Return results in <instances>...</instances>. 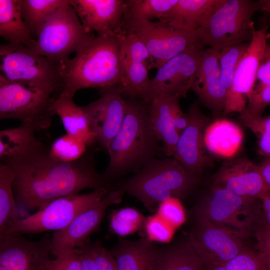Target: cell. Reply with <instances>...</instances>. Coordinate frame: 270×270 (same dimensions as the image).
Segmentation results:
<instances>
[{"label":"cell","instance_id":"d6986e66","mask_svg":"<svg viewBox=\"0 0 270 270\" xmlns=\"http://www.w3.org/2000/svg\"><path fill=\"white\" fill-rule=\"evenodd\" d=\"M84 108L96 141L106 151L122 123L126 100L118 86L104 90L102 96Z\"/></svg>","mask_w":270,"mask_h":270},{"label":"cell","instance_id":"4fadbf2b","mask_svg":"<svg viewBox=\"0 0 270 270\" xmlns=\"http://www.w3.org/2000/svg\"><path fill=\"white\" fill-rule=\"evenodd\" d=\"M123 32L136 34L144 44L158 69L175 56L201 42L196 31L175 30L158 22L147 21L124 26Z\"/></svg>","mask_w":270,"mask_h":270},{"label":"cell","instance_id":"d6a6232c","mask_svg":"<svg viewBox=\"0 0 270 270\" xmlns=\"http://www.w3.org/2000/svg\"><path fill=\"white\" fill-rule=\"evenodd\" d=\"M23 20L34 38L38 29L68 0H20Z\"/></svg>","mask_w":270,"mask_h":270},{"label":"cell","instance_id":"7c38bea8","mask_svg":"<svg viewBox=\"0 0 270 270\" xmlns=\"http://www.w3.org/2000/svg\"><path fill=\"white\" fill-rule=\"evenodd\" d=\"M188 238L205 267L223 266L247 248L246 239L202 218H194Z\"/></svg>","mask_w":270,"mask_h":270},{"label":"cell","instance_id":"f546056e","mask_svg":"<svg viewBox=\"0 0 270 270\" xmlns=\"http://www.w3.org/2000/svg\"><path fill=\"white\" fill-rule=\"evenodd\" d=\"M15 174L7 164L0 163V234L8 226L22 218L15 200L12 185Z\"/></svg>","mask_w":270,"mask_h":270},{"label":"cell","instance_id":"52a82bcc","mask_svg":"<svg viewBox=\"0 0 270 270\" xmlns=\"http://www.w3.org/2000/svg\"><path fill=\"white\" fill-rule=\"evenodd\" d=\"M54 91L8 80L0 74V118L16 119L35 132L51 126Z\"/></svg>","mask_w":270,"mask_h":270},{"label":"cell","instance_id":"ba28073f","mask_svg":"<svg viewBox=\"0 0 270 270\" xmlns=\"http://www.w3.org/2000/svg\"><path fill=\"white\" fill-rule=\"evenodd\" d=\"M116 187H105L84 194L56 199L36 212L8 226L0 234V240L8 234L58 231L68 226L78 215L98 203Z\"/></svg>","mask_w":270,"mask_h":270},{"label":"cell","instance_id":"8d00e7d4","mask_svg":"<svg viewBox=\"0 0 270 270\" xmlns=\"http://www.w3.org/2000/svg\"><path fill=\"white\" fill-rule=\"evenodd\" d=\"M239 119L256 136L259 154L270 158V115L254 116L245 109Z\"/></svg>","mask_w":270,"mask_h":270},{"label":"cell","instance_id":"f35d334b","mask_svg":"<svg viewBox=\"0 0 270 270\" xmlns=\"http://www.w3.org/2000/svg\"><path fill=\"white\" fill-rule=\"evenodd\" d=\"M270 104V86L258 82L247 96L246 110L254 116H262Z\"/></svg>","mask_w":270,"mask_h":270},{"label":"cell","instance_id":"8fae6325","mask_svg":"<svg viewBox=\"0 0 270 270\" xmlns=\"http://www.w3.org/2000/svg\"><path fill=\"white\" fill-rule=\"evenodd\" d=\"M204 45L200 42L168 60L157 70L150 79L142 101L148 104L154 98L162 96L186 97L198 68Z\"/></svg>","mask_w":270,"mask_h":270},{"label":"cell","instance_id":"f6af8a7d","mask_svg":"<svg viewBox=\"0 0 270 270\" xmlns=\"http://www.w3.org/2000/svg\"><path fill=\"white\" fill-rule=\"evenodd\" d=\"M81 270H98L95 260L94 244L88 238L80 248Z\"/></svg>","mask_w":270,"mask_h":270},{"label":"cell","instance_id":"bcb514c9","mask_svg":"<svg viewBox=\"0 0 270 270\" xmlns=\"http://www.w3.org/2000/svg\"><path fill=\"white\" fill-rule=\"evenodd\" d=\"M258 82L270 86V42H267L256 76Z\"/></svg>","mask_w":270,"mask_h":270},{"label":"cell","instance_id":"83f0119b","mask_svg":"<svg viewBox=\"0 0 270 270\" xmlns=\"http://www.w3.org/2000/svg\"><path fill=\"white\" fill-rule=\"evenodd\" d=\"M0 35L10 44L32 48L34 39L22 18L20 0H0Z\"/></svg>","mask_w":270,"mask_h":270},{"label":"cell","instance_id":"836d02e7","mask_svg":"<svg viewBox=\"0 0 270 270\" xmlns=\"http://www.w3.org/2000/svg\"><path fill=\"white\" fill-rule=\"evenodd\" d=\"M88 147L83 141L66 133L54 141L48 148V154L58 161L71 162L82 158Z\"/></svg>","mask_w":270,"mask_h":270},{"label":"cell","instance_id":"681fc988","mask_svg":"<svg viewBox=\"0 0 270 270\" xmlns=\"http://www.w3.org/2000/svg\"><path fill=\"white\" fill-rule=\"evenodd\" d=\"M258 24L260 27L266 26L270 30V13L262 14L258 20Z\"/></svg>","mask_w":270,"mask_h":270},{"label":"cell","instance_id":"d4e9b609","mask_svg":"<svg viewBox=\"0 0 270 270\" xmlns=\"http://www.w3.org/2000/svg\"><path fill=\"white\" fill-rule=\"evenodd\" d=\"M206 267L188 238L165 247L153 244L150 254V270H205Z\"/></svg>","mask_w":270,"mask_h":270},{"label":"cell","instance_id":"1f68e13d","mask_svg":"<svg viewBox=\"0 0 270 270\" xmlns=\"http://www.w3.org/2000/svg\"><path fill=\"white\" fill-rule=\"evenodd\" d=\"M178 0H128L122 28L128 24L159 19L172 8Z\"/></svg>","mask_w":270,"mask_h":270},{"label":"cell","instance_id":"f907efd6","mask_svg":"<svg viewBox=\"0 0 270 270\" xmlns=\"http://www.w3.org/2000/svg\"><path fill=\"white\" fill-rule=\"evenodd\" d=\"M205 270H226L223 266H208L206 267Z\"/></svg>","mask_w":270,"mask_h":270},{"label":"cell","instance_id":"60d3db41","mask_svg":"<svg viewBox=\"0 0 270 270\" xmlns=\"http://www.w3.org/2000/svg\"><path fill=\"white\" fill-rule=\"evenodd\" d=\"M178 200L169 198L162 202L157 208L159 217L174 226L180 225L184 220V212Z\"/></svg>","mask_w":270,"mask_h":270},{"label":"cell","instance_id":"cb8c5ba5","mask_svg":"<svg viewBox=\"0 0 270 270\" xmlns=\"http://www.w3.org/2000/svg\"><path fill=\"white\" fill-rule=\"evenodd\" d=\"M180 98L176 96H158L148 106L152 131L158 141L162 143V151L168 158L174 156L180 135L174 126L172 114L174 104Z\"/></svg>","mask_w":270,"mask_h":270},{"label":"cell","instance_id":"7bdbcfd3","mask_svg":"<svg viewBox=\"0 0 270 270\" xmlns=\"http://www.w3.org/2000/svg\"><path fill=\"white\" fill-rule=\"evenodd\" d=\"M254 234L256 240L257 252L266 270H270V226L264 222L256 228Z\"/></svg>","mask_w":270,"mask_h":270},{"label":"cell","instance_id":"2e32d148","mask_svg":"<svg viewBox=\"0 0 270 270\" xmlns=\"http://www.w3.org/2000/svg\"><path fill=\"white\" fill-rule=\"evenodd\" d=\"M187 114L188 124L180 135L173 158L200 176L213 164L204 142V132L210 120L202 114L197 102L190 106Z\"/></svg>","mask_w":270,"mask_h":270},{"label":"cell","instance_id":"d590c367","mask_svg":"<svg viewBox=\"0 0 270 270\" xmlns=\"http://www.w3.org/2000/svg\"><path fill=\"white\" fill-rule=\"evenodd\" d=\"M146 220L136 210L126 208L112 213L110 228L116 234L124 236L144 228Z\"/></svg>","mask_w":270,"mask_h":270},{"label":"cell","instance_id":"8992f818","mask_svg":"<svg viewBox=\"0 0 270 270\" xmlns=\"http://www.w3.org/2000/svg\"><path fill=\"white\" fill-rule=\"evenodd\" d=\"M270 13V0H224L208 21L196 31L200 42L219 52L250 41L256 12Z\"/></svg>","mask_w":270,"mask_h":270},{"label":"cell","instance_id":"b9f144b4","mask_svg":"<svg viewBox=\"0 0 270 270\" xmlns=\"http://www.w3.org/2000/svg\"><path fill=\"white\" fill-rule=\"evenodd\" d=\"M146 238L151 241L166 242L170 238L172 232L168 226L160 217L147 218L144 225Z\"/></svg>","mask_w":270,"mask_h":270},{"label":"cell","instance_id":"ffe728a7","mask_svg":"<svg viewBox=\"0 0 270 270\" xmlns=\"http://www.w3.org/2000/svg\"><path fill=\"white\" fill-rule=\"evenodd\" d=\"M86 31L120 36L126 0H70Z\"/></svg>","mask_w":270,"mask_h":270},{"label":"cell","instance_id":"30bf717a","mask_svg":"<svg viewBox=\"0 0 270 270\" xmlns=\"http://www.w3.org/2000/svg\"><path fill=\"white\" fill-rule=\"evenodd\" d=\"M0 70L6 80L52 90L64 88L60 65L28 48L9 43L0 46Z\"/></svg>","mask_w":270,"mask_h":270},{"label":"cell","instance_id":"5bb4252c","mask_svg":"<svg viewBox=\"0 0 270 270\" xmlns=\"http://www.w3.org/2000/svg\"><path fill=\"white\" fill-rule=\"evenodd\" d=\"M266 26L252 28V37L248 48L236 70L233 84L229 92L224 115L241 113L246 108L247 96L256 84L258 69L270 33Z\"/></svg>","mask_w":270,"mask_h":270},{"label":"cell","instance_id":"ac0fdd59","mask_svg":"<svg viewBox=\"0 0 270 270\" xmlns=\"http://www.w3.org/2000/svg\"><path fill=\"white\" fill-rule=\"evenodd\" d=\"M212 186L252 199H260L268 192L259 166L243 158L223 162L212 178Z\"/></svg>","mask_w":270,"mask_h":270},{"label":"cell","instance_id":"c3c4849f","mask_svg":"<svg viewBox=\"0 0 270 270\" xmlns=\"http://www.w3.org/2000/svg\"><path fill=\"white\" fill-rule=\"evenodd\" d=\"M262 212L264 224L270 226V198L264 204Z\"/></svg>","mask_w":270,"mask_h":270},{"label":"cell","instance_id":"3957f363","mask_svg":"<svg viewBox=\"0 0 270 270\" xmlns=\"http://www.w3.org/2000/svg\"><path fill=\"white\" fill-rule=\"evenodd\" d=\"M148 106L143 101L126 100L122 123L106 151L110 160L103 174L109 182L124 173L137 172L162 150L150 124Z\"/></svg>","mask_w":270,"mask_h":270},{"label":"cell","instance_id":"e0dca14e","mask_svg":"<svg viewBox=\"0 0 270 270\" xmlns=\"http://www.w3.org/2000/svg\"><path fill=\"white\" fill-rule=\"evenodd\" d=\"M51 240L48 233L37 241L19 234L5 236L0 240V270H44Z\"/></svg>","mask_w":270,"mask_h":270},{"label":"cell","instance_id":"816d5d0a","mask_svg":"<svg viewBox=\"0 0 270 270\" xmlns=\"http://www.w3.org/2000/svg\"><path fill=\"white\" fill-rule=\"evenodd\" d=\"M269 191H270V190H269Z\"/></svg>","mask_w":270,"mask_h":270},{"label":"cell","instance_id":"4dcf8cb0","mask_svg":"<svg viewBox=\"0 0 270 270\" xmlns=\"http://www.w3.org/2000/svg\"><path fill=\"white\" fill-rule=\"evenodd\" d=\"M34 130L22 124L0 131V160L24 152L42 143Z\"/></svg>","mask_w":270,"mask_h":270},{"label":"cell","instance_id":"4316f807","mask_svg":"<svg viewBox=\"0 0 270 270\" xmlns=\"http://www.w3.org/2000/svg\"><path fill=\"white\" fill-rule=\"evenodd\" d=\"M243 132L238 125L227 119L210 122L204 132V142L208 152L222 158H230L239 150Z\"/></svg>","mask_w":270,"mask_h":270},{"label":"cell","instance_id":"74e56055","mask_svg":"<svg viewBox=\"0 0 270 270\" xmlns=\"http://www.w3.org/2000/svg\"><path fill=\"white\" fill-rule=\"evenodd\" d=\"M222 266L226 270H266L258 252L248 247Z\"/></svg>","mask_w":270,"mask_h":270},{"label":"cell","instance_id":"e575fe53","mask_svg":"<svg viewBox=\"0 0 270 270\" xmlns=\"http://www.w3.org/2000/svg\"><path fill=\"white\" fill-rule=\"evenodd\" d=\"M249 44L250 42H242L224 48L219 51L221 78L228 94L232 86L236 68Z\"/></svg>","mask_w":270,"mask_h":270},{"label":"cell","instance_id":"603a6c76","mask_svg":"<svg viewBox=\"0 0 270 270\" xmlns=\"http://www.w3.org/2000/svg\"><path fill=\"white\" fill-rule=\"evenodd\" d=\"M120 57L122 74L118 88L122 96L142 100L150 79L148 71L154 68L153 60L148 54L135 51L120 52Z\"/></svg>","mask_w":270,"mask_h":270},{"label":"cell","instance_id":"ab89813d","mask_svg":"<svg viewBox=\"0 0 270 270\" xmlns=\"http://www.w3.org/2000/svg\"><path fill=\"white\" fill-rule=\"evenodd\" d=\"M80 248L64 252L48 260L44 270H81Z\"/></svg>","mask_w":270,"mask_h":270},{"label":"cell","instance_id":"484cf974","mask_svg":"<svg viewBox=\"0 0 270 270\" xmlns=\"http://www.w3.org/2000/svg\"><path fill=\"white\" fill-rule=\"evenodd\" d=\"M74 96L62 92L54 99V114L60 118L66 133L83 141L88 146L97 142L84 106H77Z\"/></svg>","mask_w":270,"mask_h":270},{"label":"cell","instance_id":"7402d4cb","mask_svg":"<svg viewBox=\"0 0 270 270\" xmlns=\"http://www.w3.org/2000/svg\"><path fill=\"white\" fill-rule=\"evenodd\" d=\"M224 0H178L176 4L158 19L175 29L196 31L202 26Z\"/></svg>","mask_w":270,"mask_h":270},{"label":"cell","instance_id":"9c48e42d","mask_svg":"<svg viewBox=\"0 0 270 270\" xmlns=\"http://www.w3.org/2000/svg\"><path fill=\"white\" fill-rule=\"evenodd\" d=\"M91 34L86 31L68 0L38 29L30 50L60 65Z\"/></svg>","mask_w":270,"mask_h":270},{"label":"cell","instance_id":"ee69618b","mask_svg":"<svg viewBox=\"0 0 270 270\" xmlns=\"http://www.w3.org/2000/svg\"><path fill=\"white\" fill-rule=\"evenodd\" d=\"M94 244L95 260L98 270H117L115 260L110 250L99 240Z\"/></svg>","mask_w":270,"mask_h":270},{"label":"cell","instance_id":"9a60e30c","mask_svg":"<svg viewBox=\"0 0 270 270\" xmlns=\"http://www.w3.org/2000/svg\"><path fill=\"white\" fill-rule=\"evenodd\" d=\"M124 194L116 188L96 204L78 215L66 228L53 232L50 254L56 257L64 252L82 246L90 234L98 231L108 208L119 204Z\"/></svg>","mask_w":270,"mask_h":270},{"label":"cell","instance_id":"5b68a950","mask_svg":"<svg viewBox=\"0 0 270 270\" xmlns=\"http://www.w3.org/2000/svg\"><path fill=\"white\" fill-rule=\"evenodd\" d=\"M259 200L212 186L196 204L194 214V218L207 219L246 239L264 223Z\"/></svg>","mask_w":270,"mask_h":270},{"label":"cell","instance_id":"277c9868","mask_svg":"<svg viewBox=\"0 0 270 270\" xmlns=\"http://www.w3.org/2000/svg\"><path fill=\"white\" fill-rule=\"evenodd\" d=\"M200 182V176L190 173L173 157L153 158L132 177L116 186L136 198L150 212L157 210L163 201L184 198Z\"/></svg>","mask_w":270,"mask_h":270},{"label":"cell","instance_id":"f1b7e54d","mask_svg":"<svg viewBox=\"0 0 270 270\" xmlns=\"http://www.w3.org/2000/svg\"><path fill=\"white\" fill-rule=\"evenodd\" d=\"M153 244L146 237L135 240H120L110 250L117 270H150Z\"/></svg>","mask_w":270,"mask_h":270},{"label":"cell","instance_id":"7dc6e473","mask_svg":"<svg viewBox=\"0 0 270 270\" xmlns=\"http://www.w3.org/2000/svg\"><path fill=\"white\" fill-rule=\"evenodd\" d=\"M264 184L268 191L270 190V158H266L258 165Z\"/></svg>","mask_w":270,"mask_h":270},{"label":"cell","instance_id":"44dd1931","mask_svg":"<svg viewBox=\"0 0 270 270\" xmlns=\"http://www.w3.org/2000/svg\"><path fill=\"white\" fill-rule=\"evenodd\" d=\"M219 54L212 48L204 50L190 88L215 117L223 114L228 96L221 78Z\"/></svg>","mask_w":270,"mask_h":270},{"label":"cell","instance_id":"6da1fadb","mask_svg":"<svg viewBox=\"0 0 270 270\" xmlns=\"http://www.w3.org/2000/svg\"><path fill=\"white\" fill-rule=\"evenodd\" d=\"M0 160L14 172L12 188L22 214L85 189L114 186L96 171L94 158L87 152L76 161L63 162L50 157L48 148L42 142L21 154Z\"/></svg>","mask_w":270,"mask_h":270},{"label":"cell","instance_id":"7a4b0ae2","mask_svg":"<svg viewBox=\"0 0 270 270\" xmlns=\"http://www.w3.org/2000/svg\"><path fill=\"white\" fill-rule=\"evenodd\" d=\"M122 36L91 34L73 58L60 64L64 84L62 92L74 96L82 89L104 90L118 86L122 74L120 57Z\"/></svg>","mask_w":270,"mask_h":270}]
</instances>
